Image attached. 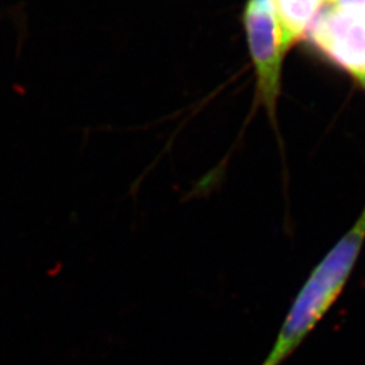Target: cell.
<instances>
[{
    "label": "cell",
    "instance_id": "obj_1",
    "mask_svg": "<svg viewBox=\"0 0 365 365\" xmlns=\"http://www.w3.org/2000/svg\"><path fill=\"white\" fill-rule=\"evenodd\" d=\"M365 242V207L300 288L274 346L260 365H283L339 299Z\"/></svg>",
    "mask_w": 365,
    "mask_h": 365
},
{
    "label": "cell",
    "instance_id": "obj_2",
    "mask_svg": "<svg viewBox=\"0 0 365 365\" xmlns=\"http://www.w3.org/2000/svg\"><path fill=\"white\" fill-rule=\"evenodd\" d=\"M244 25L257 80V98L272 126L277 129L276 108L282 86L283 58L288 48L282 34L274 0H249L244 11Z\"/></svg>",
    "mask_w": 365,
    "mask_h": 365
},
{
    "label": "cell",
    "instance_id": "obj_3",
    "mask_svg": "<svg viewBox=\"0 0 365 365\" xmlns=\"http://www.w3.org/2000/svg\"><path fill=\"white\" fill-rule=\"evenodd\" d=\"M309 38L337 66L365 81V10L322 3Z\"/></svg>",
    "mask_w": 365,
    "mask_h": 365
}]
</instances>
